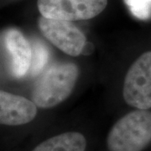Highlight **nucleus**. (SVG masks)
Returning <instances> with one entry per match:
<instances>
[{
	"mask_svg": "<svg viewBox=\"0 0 151 151\" xmlns=\"http://www.w3.org/2000/svg\"><path fill=\"white\" fill-rule=\"evenodd\" d=\"M79 75L73 63H55L49 67L36 81L32 100L38 108H54L71 94Z\"/></svg>",
	"mask_w": 151,
	"mask_h": 151,
	"instance_id": "nucleus-1",
	"label": "nucleus"
},
{
	"mask_svg": "<svg viewBox=\"0 0 151 151\" xmlns=\"http://www.w3.org/2000/svg\"><path fill=\"white\" fill-rule=\"evenodd\" d=\"M151 142V113L138 109L124 116L110 129L109 151H142Z\"/></svg>",
	"mask_w": 151,
	"mask_h": 151,
	"instance_id": "nucleus-2",
	"label": "nucleus"
},
{
	"mask_svg": "<svg viewBox=\"0 0 151 151\" xmlns=\"http://www.w3.org/2000/svg\"><path fill=\"white\" fill-rule=\"evenodd\" d=\"M123 96L131 107L151 108V50L142 54L131 65L124 81Z\"/></svg>",
	"mask_w": 151,
	"mask_h": 151,
	"instance_id": "nucleus-3",
	"label": "nucleus"
},
{
	"mask_svg": "<svg viewBox=\"0 0 151 151\" xmlns=\"http://www.w3.org/2000/svg\"><path fill=\"white\" fill-rule=\"evenodd\" d=\"M108 4V0H38L41 16L67 21L86 20L97 16Z\"/></svg>",
	"mask_w": 151,
	"mask_h": 151,
	"instance_id": "nucleus-4",
	"label": "nucleus"
},
{
	"mask_svg": "<svg viewBox=\"0 0 151 151\" xmlns=\"http://www.w3.org/2000/svg\"><path fill=\"white\" fill-rule=\"evenodd\" d=\"M38 27L50 43L64 53L70 56L81 55L86 37L71 21L41 16L38 19Z\"/></svg>",
	"mask_w": 151,
	"mask_h": 151,
	"instance_id": "nucleus-5",
	"label": "nucleus"
},
{
	"mask_svg": "<svg viewBox=\"0 0 151 151\" xmlns=\"http://www.w3.org/2000/svg\"><path fill=\"white\" fill-rule=\"evenodd\" d=\"M2 46L8 57L11 75L21 78L29 71L32 61V47L23 33L11 28L2 33Z\"/></svg>",
	"mask_w": 151,
	"mask_h": 151,
	"instance_id": "nucleus-6",
	"label": "nucleus"
},
{
	"mask_svg": "<svg viewBox=\"0 0 151 151\" xmlns=\"http://www.w3.org/2000/svg\"><path fill=\"white\" fill-rule=\"evenodd\" d=\"M37 115V106L33 101L5 91L0 92V123L19 126L30 123Z\"/></svg>",
	"mask_w": 151,
	"mask_h": 151,
	"instance_id": "nucleus-7",
	"label": "nucleus"
},
{
	"mask_svg": "<svg viewBox=\"0 0 151 151\" xmlns=\"http://www.w3.org/2000/svg\"><path fill=\"white\" fill-rule=\"evenodd\" d=\"M86 138L78 132H66L50 138L32 151H85Z\"/></svg>",
	"mask_w": 151,
	"mask_h": 151,
	"instance_id": "nucleus-8",
	"label": "nucleus"
},
{
	"mask_svg": "<svg viewBox=\"0 0 151 151\" xmlns=\"http://www.w3.org/2000/svg\"><path fill=\"white\" fill-rule=\"evenodd\" d=\"M49 51L45 45L40 42L34 44L32 48V61L29 71L33 76L40 74L47 64Z\"/></svg>",
	"mask_w": 151,
	"mask_h": 151,
	"instance_id": "nucleus-9",
	"label": "nucleus"
},
{
	"mask_svg": "<svg viewBox=\"0 0 151 151\" xmlns=\"http://www.w3.org/2000/svg\"><path fill=\"white\" fill-rule=\"evenodd\" d=\"M136 18L145 20L151 16V0H124Z\"/></svg>",
	"mask_w": 151,
	"mask_h": 151,
	"instance_id": "nucleus-10",
	"label": "nucleus"
},
{
	"mask_svg": "<svg viewBox=\"0 0 151 151\" xmlns=\"http://www.w3.org/2000/svg\"><path fill=\"white\" fill-rule=\"evenodd\" d=\"M94 50H95L94 45L91 43V42H86L83 49H82L81 55H92L94 52Z\"/></svg>",
	"mask_w": 151,
	"mask_h": 151,
	"instance_id": "nucleus-11",
	"label": "nucleus"
}]
</instances>
